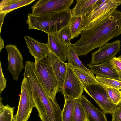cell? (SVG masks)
Wrapping results in <instances>:
<instances>
[{"mask_svg":"<svg viewBox=\"0 0 121 121\" xmlns=\"http://www.w3.org/2000/svg\"><path fill=\"white\" fill-rule=\"evenodd\" d=\"M112 115V121H121V107L119 106Z\"/></svg>","mask_w":121,"mask_h":121,"instance_id":"cell-29","label":"cell"},{"mask_svg":"<svg viewBox=\"0 0 121 121\" xmlns=\"http://www.w3.org/2000/svg\"><path fill=\"white\" fill-rule=\"evenodd\" d=\"M82 22V17H72L69 25L72 39L78 37L83 30Z\"/></svg>","mask_w":121,"mask_h":121,"instance_id":"cell-22","label":"cell"},{"mask_svg":"<svg viewBox=\"0 0 121 121\" xmlns=\"http://www.w3.org/2000/svg\"><path fill=\"white\" fill-rule=\"evenodd\" d=\"M99 84L105 89L112 103L116 105H118L121 101V91L119 89L105 86L99 82Z\"/></svg>","mask_w":121,"mask_h":121,"instance_id":"cell-25","label":"cell"},{"mask_svg":"<svg viewBox=\"0 0 121 121\" xmlns=\"http://www.w3.org/2000/svg\"><path fill=\"white\" fill-rule=\"evenodd\" d=\"M72 17L71 9L41 15L29 13L26 23L29 29H36L47 34L58 33L62 29L69 26Z\"/></svg>","mask_w":121,"mask_h":121,"instance_id":"cell-2","label":"cell"},{"mask_svg":"<svg viewBox=\"0 0 121 121\" xmlns=\"http://www.w3.org/2000/svg\"><path fill=\"white\" fill-rule=\"evenodd\" d=\"M35 62L36 72L41 83L49 96L56 100V94L60 90L47 56Z\"/></svg>","mask_w":121,"mask_h":121,"instance_id":"cell-4","label":"cell"},{"mask_svg":"<svg viewBox=\"0 0 121 121\" xmlns=\"http://www.w3.org/2000/svg\"><path fill=\"white\" fill-rule=\"evenodd\" d=\"M4 41L1 38V36H0V51L1 52V49L4 48Z\"/></svg>","mask_w":121,"mask_h":121,"instance_id":"cell-32","label":"cell"},{"mask_svg":"<svg viewBox=\"0 0 121 121\" xmlns=\"http://www.w3.org/2000/svg\"><path fill=\"white\" fill-rule=\"evenodd\" d=\"M0 94L6 88L7 82L6 79L5 78L3 72L1 63L0 62Z\"/></svg>","mask_w":121,"mask_h":121,"instance_id":"cell-28","label":"cell"},{"mask_svg":"<svg viewBox=\"0 0 121 121\" xmlns=\"http://www.w3.org/2000/svg\"><path fill=\"white\" fill-rule=\"evenodd\" d=\"M0 33L1 32V27L3 23L4 18L6 14L5 13H0Z\"/></svg>","mask_w":121,"mask_h":121,"instance_id":"cell-31","label":"cell"},{"mask_svg":"<svg viewBox=\"0 0 121 121\" xmlns=\"http://www.w3.org/2000/svg\"><path fill=\"white\" fill-rule=\"evenodd\" d=\"M34 104L42 121H62V111L56 100L51 98L40 83L31 88Z\"/></svg>","mask_w":121,"mask_h":121,"instance_id":"cell-3","label":"cell"},{"mask_svg":"<svg viewBox=\"0 0 121 121\" xmlns=\"http://www.w3.org/2000/svg\"><path fill=\"white\" fill-rule=\"evenodd\" d=\"M121 34V12L116 10L103 23L83 30L80 39L72 44L79 56L86 55Z\"/></svg>","mask_w":121,"mask_h":121,"instance_id":"cell-1","label":"cell"},{"mask_svg":"<svg viewBox=\"0 0 121 121\" xmlns=\"http://www.w3.org/2000/svg\"><path fill=\"white\" fill-rule=\"evenodd\" d=\"M21 92L18 108L13 121H27L35 107L30 83L24 77L21 85Z\"/></svg>","mask_w":121,"mask_h":121,"instance_id":"cell-6","label":"cell"},{"mask_svg":"<svg viewBox=\"0 0 121 121\" xmlns=\"http://www.w3.org/2000/svg\"><path fill=\"white\" fill-rule=\"evenodd\" d=\"M47 35V44L50 52L62 61H66L67 46L61 40L58 34Z\"/></svg>","mask_w":121,"mask_h":121,"instance_id":"cell-14","label":"cell"},{"mask_svg":"<svg viewBox=\"0 0 121 121\" xmlns=\"http://www.w3.org/2000/svg\"><path fill=\"white\" fill-rule=\"evenodd\" d=\"M66 64V73L60 91L64 97L80 99L83 92V87L75 74L73 68L70 65Z\"/></svg>","mask_w":121,"mask_h":121,"instance_id":"cell-8","label":"cell"},{"mask_svg":"<svg viewBox=\"0 0 121 121\" xmlns=\"http://www.w3.org/2000/svg\"><path fill=\"white\" fill-rule=\"evenodd\" d=\"M48 60L61 89L63 85L67 70V64L50 52L47 56Z\"/></svg>","mask_w":121,"mask_h":121,"instance_id":"cell-15","label":"cell"},{"mask_svg":"<svg viewBox=\"0 0 121 121\" xmlns=\"http://www.w3.org/2000/svg\"><path fill=\"white\" fill-rule=\"evenodd\" d=\"M115 68L116 69L117 72L118 74L119 80L121 81V71L119 70L115 67Z\"/></svg>","mask_w":121,"mask_h":121,"instance_id":"cell-33","label":"cell"},{"mask_svg":"<svg viewBox=\"0 0 121 121\" xmlns=\"http://www.w3.org/2000/svg\"><path fill=\"white\" fill-rule=\"evenodd\" d=\"M74 71L83 87L88 85H97L99 82L94 76L90 75L78 67L73 68Z\"/></svg>","mask_w":121,"mask_h":121,"instance_id":"cell-20","label":"cell"},{"mask_svg":"<svg viewBox=\"0 0 121 121\" xmlns=\"http://www.w3.org/2000/svg\"><path fill=\"white\" fill-rule=\"evenodd\" d=\"M73 121H88L86 113L79 99H75Z\"/></svg>","mask_w":121,"mask_h":121,"instance_id":"cell-24","label":"cell"},{"mask_svg":"<svg viewBox=\"0 0 121 121\" xmlns=\"http://www.w3.org/2000/svg\"><path fill=\"white\" fill-rule=\"evenodd\" d=\"M95 78L99 82L104 85L119 90L121 89V81L96 75Z\"/></svg>","mask_w":121,"mask_h":121,"instance_id":"cell-26","label":"cell"},{"mask_svg":"<svg viewBox=\"0 0 121 121\" xmlns=\"http://www.w3.org/2000/svg\"><path fill=\"white\" fill-rule=\"evenodd\" d=\"M74 0H39L32 7V14L41 15L69 9Z\"/></svg>","mask_w":121,"mask_h":121,"instance_id":"cell-9","label":"cell"},{"mask_svg":"<svg viewBox=\"0 0 121 121\" xmlns=\"http://www.w3.org/2000/svg\"><path fill=\"white\" fill-rule=\"evenodd\" d=\"M65 103L62 111V121H73L75 99L64 97Z\"/></svg>","mask_w":121,"mask_h":121,"instance_id":"cell-21","label":"cell"},{"mask_svg":"<svg viewBox=\"0 0 121 121\" xmlns=\"http://www.w3.org/2000/svg\"><path fill=\"white\" fill-rule=\"evenodd\" d=\"M120 91H121V90L120 89Z\"/></svg>","mask_w":121,"mask_h":121,"instance_id":"cell-36","label":"cell"},{"mask_svg":"<svg viewBox=\"0 0 121 121\" xmlns=\"http://www.w3.org/2000/svg\"><path fill=\"white\" fill-rule=\"evenodd\" d=\"M79 99L88 121H107L105 114L96 108L84 95H82Z\"/></svg>","mask_w":121,"mask_h":121,"instance_id":"cell-16","label":"cell"},{"mask_svg":"<svg viewBox=\"0 0 121 121\" xmlns=\"http://www.w3.org/2000/svg\"><path fill=\"white\" fill-rule=\"evenodd\" d=\"M118 106L121 107V101L120 103L118 104Z\"/></svg>","mask_w":121,"mask_h":121,"instance_id":"cell-35","label":"cell"},{"mask_svg":"<svg viewBox=\"0 0 121 121\" xmlns=\"http://www.w3.org/2000/svg\"><path fill=\"white\" fill-rule=\"evenodd\" d=\"M110 60L99 64L86 65L97 76L119 80L118 74Z\"/></svg>","mask_w":121,"mask_h":121,"instance_id":"cell-12","label":"cell"},{"mask_svg":"<svg viewBox=\"0 0 121 121\" xmlns=\"http://www.w3.org/2000/svg\"><path fill=\"white\" fill-rule=\"evenodd\" d=\"M24 38L29 52L34 57L35 62L47 56L50 52L47 43L39 42L28 36Z\"/></svg>","mask_w":121,"mask_h":121,"instance_id":"cell-13","label":"cell"},{"mask_svg":"<svg viewBox=\"0 0 121 121\" xmlns=\"http://www.w3.org/2000/svg\"><path fill=\"white\" fill-rule=\"evenodd\" d=\"M83 88L105 114H112L119 106L112 103L105 89L99 84L88 85L83 87Z\"/></svg>","mask_w":121,"mask_h":121,"instance_id":"cell-7","label":"cell"},{"mask_svg":"<svg viewBox=\"0 0 121 121\" xmlns=\"http://www.w3.org/2000/svg\"><path fill=\"white\" fill-rule=\"evenodd\" d=\"M35 0H2L0 3V13L7 14L17 9L27 6Z\"/></svg>","mask_w":121,"mask_h":121,"instance_id":"cell-19","label":"cell"},{"mask_svg":"<svg viewBox=\"0 0 121 121\" xmlns=\"http://www.w3.org/2000/svg\"><path fill=\"white\" fill-rule=\"evenodd\" d=\"M98 0H77L75 6L71 9L72 17H82L93 11L98 5Z\"/></svg>","mask_w":121,"mask_h":121,"instance_id":"cell-17","label":"cell"},{"mask_svg":"<svg viewBox=\"0 0 121 121\" xmlns=\"http://www.w3.org/2000/svg\"><path fill=\"white\" fill-rule=\"evenodd\" d=\"M120 5L118 0H105L92 11L82 17L83 30L104 22L116 10Z\"/></svg>","mask_w":121,"mask_h":121,"instance_id":"cell-5","label":"cell"},{"mask_svg":"<svg viewBox=\"0 0 121 121\" xmlns=\"http://www.w3.org/2000/svg\"><path fill=\"white\" fill-rule=\"evenodd\" d=\"M118 59L121 60V55L119 56L118 57H117Z\"/></svg>","mask_w":121,"mask_h":121,"instance_id":"cell-34","label":"cell"},{"mask_svg":"<svg viewBox=\"0 0 121 121\" xmlns=\"http://www.w3.org/2000/svg\"><path fill=\"white\" fill-rule=\"evenodd\" d=\"M110 61L115 67L121 71V60L115 57L111 59Z\"/></svg>","mask_w":121,"mask_h":121,"instance_id":"cell-30","label":"cell"},{"mask_svg":"<svg viewBox=\"0 0 121 121\" xmlns=\"http://www.w3.org/2000/svg\"><path fill=\"white\" fill-rule=\"evenodd\" d=\"M5 48L8 55V65L7 70L12 75L13 79L17 80L21 72L25 68L23 57L15 45H7Z\"/></svg>","mask_w":121,"mask_h":121,"instance_id":"cell-10","label":"cell"},{"mask_svg":"<svg viewBox=\"0 0 121 121\" xmlns=\"http://www.w3.org/2000/svg\"><path fill=\"white\" fill-rule=\"evenodd\" d=\"M66 52L68 64L70 65L73 68L78 67L90 75L94 76L93 72L87 68L81 62L72 44L71 43L67 46Z\"/></svg>","mask_w":121,"mask_h":121,"instance_id":"cell-18","label":"cell"},{"mask_svg":"<svg viewBox=\"0 0 121 121\" xmlns=\"http://www.w3.org/2000/svg\"><path fill=\"white\" fill-rule=\"evenodd\" d=\"M121 45L120 41L117 40L100 47L99 49L91 53L92 59L90 63L98 64L111 60L119 52Z\"/></svg>","mask_w":121,"mask_h":121,"instance_id":"cell-11","label":"cell"},{"mask_svg":"<svg viewBox=\"0 0 121 121\" xmlns=\"http://www.w3.org/2000/svg\"><path fill=\"white\" fill-rule=\"evenodd\" d=\"M0 100V121H13L15 107L8 104L4 105L1 96Z\"/></svg>","mask_w":121,"mask_h":121,"instance_id":"cell-23","label":"cell"},{"mask_svg":"<svg viewBox=\"0 0 121 121\" xmlns=\"http://www.w3.org/2000/svg\"><path fill=\"white\" fill-rule=\"evenodd\" d=\"M58 34L61 40L66 46L71 43L72 35L69 26L62 29Z\"/></svg>","mask_w":121,"mask_h":121,"instance_id":"cell-27","label":"cell"}]
</instances>
